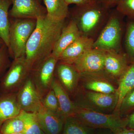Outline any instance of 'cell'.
<instances>
[{
  "instance_id": "19",
  "label": "cell",
  "mask_w": 134,
  "mask_h": 134,
  "mask_svg": "<svg viewBox=\"0 0 134 134\" xmlns=\"http://www.w3.org/2000/svg\"><path fill=\"white\" fill-rule=\"evenodd\" d=\"M21 111L17 92L0 94V122L17 116Z\"/></svg>"
},
{
  "instance_id": "36",
  "label": "cell",
  "mask_w": 134,
  "mask_h": 134,
  "mask_svg": "<svg viewBox=\"0 0 134 134\" xmlns=\"http://www.w3.org/2000/svg\"><path fill=\"white\" fill-rule=\"evenodd\" d=\"M5 44L4 43V42H3V41L1 39V38H0V47H2V46L5 45Z\"/></svg>"
},
{
  "instance_id": "27",
  "label": "cell",
  "mask_w": 134,
  "mask_h": 134,
  "mask_svg": "<svg viewBox=\"0 0 134 134\" xmlns=\"http://www.w3.org/2000/svg\"><path fill=\"white\" fill-rule=\"evenodd\" d=\"M134 111V88L130 91L123 99L119 109L120 115L126 117Z\"/></svg>"
},
{
  "instance_id": "9",
  "label": "cell",
  "mask_w": 134,
  "mask_h": 134,
  "mask_svg": "<svg viewBox=\"0 0 134 134\" xmlns=\"http://www.w3.org/2000/svg\"><path fill=\"white\" fill-rule=\"evenodd\" d=\"M115 79L104 70L96 72H84L80 73L79 84L82 89L85 90L105 93L117 92Z\"/></svg>"
},
{
  "instance_id": "17",
  "label": "cell",
  "mask_w": 134,
  "mask_h": 134,
  "mask_svg": "<svg viewBox=\"0 0 134 134\" xmlns=\"http://www.w3.org/2000/svg\"><path fill=\"white\" fill-rule=\"evenodd\" d=\"M81 36L75 22L71 19L63 27L54 46L52 53L53 55L58 59L65 49Z\"/></svg>"
},
{
  "instance_id": "13",
  "label": "cell",
  "mask_w": 134,
  "mask_h": 134,
  "mask_svg": "<svg viewBox=\"0 0 134 134\" xmlns=\"http://www.w3.org/2000/svg\"><path fill=\"white\" fill-rule=\"evenodd\" d=\"M106 51L92 48L79 57L73 64L80 73L104 70Z\"/></svg>"
},
{
  "instance_id": "38",
  "label": "cell",
  "mask_w": 134,
  "mask_h": 134,
  "mask_svg": "<svg viewBox=\"0 0 134 134\" xmlns=\"http://www.w3.org/2000/svg\"><path fill=\"white\" fill-rule=\"evenodd\" d=\"M12 134H24V132H22V133H14Z\"/></svg>"
},
{
  "instance_id": "8",
  "label": "cell",
  "mask_w": 134,
  "mask_h": 134,
  "mask_svg": "<svg viewBox=\"0 0 134 134\" xmlns=\"http://www.w3.org/2000/svg\"><path fill=\"white\" fill-rule=\"evenodd\" d=\"M58 62L52 53L32 68L30 75L41 99L52 88Z\"/></svg>"
},
{
  "instance_id": "6",
  "label": "cell",
  "mask_w": 134,
  "mask_h": 134,
  "mask_svg": "<svg viewBox=\"0 0 134 134\" xmlns=\"http://www.w3.org/2000/svg\"><path fill=\"white\" fill-rule=\"evenodd\" d=\"M77 107L74 116L91 127L95 129H109L113 132L127 126V118L121 117L119 112L103 113Z\"/></svg>"
},
{
  "instance_id": "32",
  "label": "cell",
  "mask_w": 134,
  "mask_h": 134,
  "mask_svg": "<svg viewBox=\"0 0 134 134\" xmlns=\"http://www.w3.org/2000/svg\"><path fill=\"white\" fill-rule=\"evenodd\" d=\"M112 134H134V130L125 127L113 132Z\"/></svg>"
},
{
  "instance_id": "11",
  "label": "cell",
  "mask_w": 134,
  "mask_h": 134,
  "mask_svg": "<svg viewBox=\"0 0 134 134\" xmlns=\"http://www.w3.org/2000/svg\"><path fill=\"white\" fill-rule=\"evenodd\" d=\"M17 99L21 111L26 112L37 113L43 106L30 75L17 92Z\"/></svg>"
},
{
  "instance_id": "5",
  "label": "cell",
  "mask_w": 134,
  "mask_h": 134,
  "mask_svg": "<svg viewBox=\"0 0 134 134\" xmlns=\"http://www.w3.org/2000/svg\"><path fill=\"white\" fill-rule=\"evenodd\" d=\"M10 23L8 49L10 56L14 59L25 56L26 44L36 28L37 20L14 19Z\"/></svg>"
},
{
  "instance_id": "12",
  "label": "cell",
  "mask_w": 134,
  "mask_h": 134,
  "mask_svg": "<svg viewBox=\"0 0 134 134\" xmlns=\"http://www.w3.org/2000/svg\"><path fill=\"white\" fill-rule=\"evenodd\" d=\"M54 76L69 96L74 97L79 86L80 73L73 64L58 62Z\"/></svg>"
},
{
  "instance_id": "37",
  "label": "cell",
  "mask_w": 134,
  "mask_h": 134,
  "mask_svg": "<svg viewBox=\"0 0 134 134\" xmlns=\"http://www.w3.org/2000/svg\"><path fill=\"white\" fill-rule=\"evenodd\" d=\"M3 122H0V134H1V127L2 125Z\"/></svg>"
},
{
  "instance_id": "4",
  "label": "cell",
  "mask_w": 134,
  "mask_h": 134,
  "mask_svg": "<svg viewBox=\"0 0 134 134\" xmlns=\"http://www.w3.org/2000/svg\"><path fill=\"white\" fill-rule=\"evenodd\" d=\"M73 102L77 107L109 114L115 111L118 101L117 92L105 93L85 90L78 88Z\"/></svg>"
},
{
  "instance_id": "20",
  "label": "cell",
  "mask_w": 134,
  "mask_h": 134,
  "mask_svg": "<svg viewBox=\"0 0 134 134\" xmlns=\"http://www.w3.org/2000/svg\"><path fill=\"white\" fill-rule=\"evenodd\" d=\"M117 83L118 101L114 111L119 113L120 106L122 99L134 88V62L130 64L125 73L118 79Z\"/></svg>"
},
{
  "instance_id": "25",
  "label": "cell",
  "mask_w": 134,
  "mask_h": 134,
  "mask_svg": "<svg viewBox=\"0 0 134 134\" xmlns=\"http://www.w3.org/2000/svg\"><path fill=\"white\" fill-rule=\"evenodd\" d=\"M24 122V134H45L41 129L36 113L21 112Z\"/></svg>"
},
{
  "instance_id": "3",
  "label": "cell",
  "mask_w": 134,
  "mask_h": 134,
  "mask_svg": "<svg viewBox=\"0 0 134 134\" xmlns=\"http://www.w3.org/2000/svg\"><path fill=\"white\" fill-rule=\"evenodd\" d=\"M124 17L116 9H111L108 21L94 40L93 48L124 52L122 41L125 29Z\"/></svg>"
},
{
  "instance_id": "24",
  "label": "cell",
  "mask_w": 134,
  "mask_h": 134,
  "mask_svg": "<svg viewBox=\"0 0 134 134\" xmlns=\"http://www.w3.org/2000/svg\"><path fill=\"white\" fill-rule=\"evenodd\" d=\"M124 38V52L131 63L134 62V19L127 18Z\"/></svg>"
},
{
  "instance_id": "22",
  "label": "cell",
  "mask_w": 134,
  "mask_h": 134,
  "mask_svg": "<svg viewBox=\"0 0 134 134\" xmlns=\"http://www.w3.org/2000/svg\"><path fill=\"white\" fill-rule=\"evenodd\" d=\"M12 5V0H0V38L8 48L9 45L10 21L9 8Z\"/></svg>"
},
{
  "instance_id": "23",
  "label": "cell",
  "mask_w": 134,
  "mask_h": 134,
  "mask_svg": "<svg viewBox=\"0 0 134 134\" xmlns=\"http://www.w3.org/2000/svg\"><path fill=\"white\" fill-rule=\"evenodd\" d=\"M96 129L88 126L75 116L66 118L62 134H95Z\"/></svg>"
},
{
  "instance_id": "26",
  "label": "cell",
  "mask_w": 134,
  "mask_h": 134,
  "mask_svg": "<svg viewBox=\"0 0 134 134\" xmlns=\"http://www.w3.org/2000/svg\"><path fill=\"white\" fill-rule=\"evenodd\" d=\"M24 122L21 113L16 117L3 122L1 127V134H12L24 132Z\"/></svg>"
},
{
  "instance_id": "14",
  "label": "cell",
  "mask_w": 134,
  "mask_h": 134,
  "mask_svg": "<svg viewBox=\"0 0 134 134\" xmlns=\"http://www.w3.org/2000/svg\"><path fill=\"white\" fill-rule=\"evenodd\" d=\"M36 113L39 123L45 134H62L66 118L62 114L50 111L43 105Z\"/></svg>"
},
{
  "instance_id": "18",
  "label": "cell",
  "mask_w": 134,
  "mask_h": 134,
  "mask_svg": "<svg viewBox=\"0 0 134 134\" xmlns=\"http://www.w3.org/2000/svg\"><path fill=\"white\" fill-rule=\"evenodd\" d=\"M51 88L58 98L62 115L66 118L74 116L77 107L71 100L70 96L55 77L52 83Z\"/></svg>"
},
{
  "instance_id": "35",
  "label": "cell",
  "mask_w": 134,
  "mask_h": 134,
  "mask_svg": "<svg viewBox=\"0 0 134 134\" xmlns=\"http://www.w3.org/2000/svg\"><path fill=\"white\" fill-rule=\"evenodd\" d=\"M98 132L95 133V134H112V132L109 129H99Z\"/></svg>"
},
{
  "instance_id": "16",
  "label": "cell",
  "mask_w": 134,
  "mask_h": 134,
  "mask_svg": "<svg viewBox=\"0 0 134 134\" xmlns=\"http://www.w3.org/2000/svg\"><path fill=\"white\" fill-rule=\"evenodd\" d=\"M93 39L81 36L64 50L58 61L73 64L85 53L93 48Z\"/></svg>"
},
{
  "instance_id": "10",
  "label": "cell",
  "mask_w": 134,
  "mask_h": 134,
  "mask_svg": "<svg viewBox=\"0 0 134 134\" xmlns=\"http://www.w3.org/2000/svg\"><path fill=\"white\" fill-rule=\"evenodd\" d=\"M9 16L14 19H36L46 16V9L38 0H12Z\"/></svg>"
},
{
  "instance_id": "2",
  "label": "cell",
  "mask_w": 134,
  "mask_h": 134,
  "mask_svg": "<svg viewBox=\"0 0 134 134\" xmlns=\"http://www.w3.org/2000/svg\"><path fill=\"white\" fill-rule=\"evenodd\" d=\"M111 9L97 0L76 5L69 15L77 25L82 36L94 40L108 21Z\"/></svg>"
},
{
  "instance_id": "39",
  "label": "cell",
  "mask_w": 134,
  "mask_h": 134,
  "mask_svg": "<svg viewBox=\"0 0 134 134\" xmlns=\"http://www.w3.org/2000/svg\"><path fill=\"white\" fill-rule=\"evenodd\" d=\"M40 2V3L41 2V1H42V0H38Z\"/></svg>"
},
{
  "instance_id": "34",
  "label": "cell",
  "mask_w": 134,
  "mask_h": 134,
  "mask_svg": "<svg viewBox=\"0 0 134 134\" xmlns=\"http://www.w3.org/2000/svg\"><path fill=\"white\" fill-rule=\"evenodd\" d=\"M128 120L127 127L134 130V111L127 116Z\"/></svg>"
},
{
  "instance_id": "28",
  "label": "cell",
  "mask_w": 134,
  "mask_h": 134,
  "mask_svg": "<svg viewBox=\"0 0 134 134\" xmlns=\"http://www.w3.org/2000/svg\"><path fill=\"white\" fill-rule=\"evenodd\" d=\"M41 102L43 105L48 110L62 114L58 98L52 88L41 99Z\"/></svg>"
},
{
  "instance_id": "29",
  "label": "cell",
  "mask_w": 134,
  "mask_h": 134,
  "mask_svg": "<svg viewBox=\"0 0 134 134\" xmlns=\"http://www.w3.org/2000/svg\"><path fill=\"white\" fill-rule=\"evenodd\" d=\"M116 9L127 18L134 19V0H119Z\"/></svg>"
},
{
  "instance_id": "33",
  "label": "cell",
  "mask_w": 134,
  "mask_h": 134,
  "mask_svg": "<svg viewBox=\"0 0 134 134\" xmlns=\"http://www.w3.org/2000/svg\"><path fill=\"white\" fill-rule=\"evenodd\" d=\"M92 0H64L68 5L71 4H74L76 5H84L88 3Z\"/></svg>"
},
{
  "instance_id": "7",
  "label": "cell",
  "mask_w": 134,
  "mask_h": 134,
  "mask_svg": "<svg viewBox=\"0 0 134 134\" xmlns=\"http://www.w3.org/2000/svg\"><path fill=\"white\" fill-rule=\"evenodd\" d=\"M31 68L25 56L14 59L0 82V94L17 92L30 76Z\"/></svg>"
},
{
  "instance_id": "1",
  "label": "cell",
  "mask_w": 134,
  "mask_h": 134,
  "mask_svg": "<svg viewBox=\"0 0 134 134\" xmlns=\"http://www.w3.org/2000/svg\"><path fill=\"white\" fill-rule=\"evenodd\" d=\"M64 26L65 21H54L47 16L37 19L36 28L26 44L25 55L31 68L52 53Z\"/></svg>"
},
{
  "instance_id": "31",
  "label": "cell",
  "mask_w": 134,
  "mask_h": 134,
  "mask_svg": "<svg viewBox=\"0 0 134 134\" xmlns=\"http://www.w3.org/2000/svg\"><path fill=\"white\" fill-rule=\"evenodd\" d=\"M107 8L111 9L116 7L119 0H97Z\"/></svg>"
},
{
  "instance_id": "21",
  "label": "cell",
  "mask_w": 134,
  "mask_h": 134,
  "mask_svg": "<svg viewBox=\"0 0 134 134\" xmlns=\"http://www.w3.org/2000/svg\"><path fill=\"white\" fill-rule=\"evenodd\" d=\"M46 9V16L56 22L65 21L69 15L68 6L64 0H44Z\"/></svg>"
},
{
  "instance_id": "15",
  "label": "cell",
  "mask_w": 134,
  "mask_h": 134,
  "mask_svg": "<svg viewBox=\"0 0 134 134\" xmlns=\"http://www.w3.org/2000/svg\"><path fill=\"white\" fill-rule=\"evenodd\" d=\"M131 63L125 53L106 51L104 70L117 81Z\"/></svg>"
},
{
  "instance_id": "30",
  "label": "cell",
  "mask_w": 134,
  "mask_h": 134,
  "mask_svg": "<svg viewBox=\"0 0 134 134\" xmlns=\"http://www.w3.org/2000/svg\"><path fill=\"white\" fill-rule=\"evenodd\" d=\"M8 49L6 45L0 47V76L10 65Z\"/></svg>"
}]
</instances>
